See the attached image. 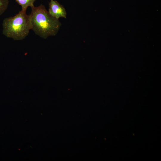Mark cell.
<instances>
[{"instance_id":"1","label":"cell","mask_w":161,"mask_h":161,"mask_svg":"<svg viewBox=\"0 0 161 161\" xmlns=\"http://www.w3.org/2000/svg\"><path fill=\"white\" fill-rule=\"evenodd\" d=\"M31 8L32 30L35 34L45 39L56 35L61 25L59 19L51 16L42 4Z\"/></svg>"},{"instance_id":"2","label":"cell","mask_w":161,"mask_h":161,"mask_svg":"<svg viewBox=\"0 0 161 161\" xmlns=\"http://www.w3.org/2000/svg\"><path fill=\"white\" fill-rule=\"evenodd\" d=\"M3 34L15 40H21L28 35L32 30L30 15L20 11L13 17L5 18L3 22Z\"/></svg>"},{"instance_id":"3","label":"cell","mask_w":161,"mask_h":161,"mask_svg":"<svg viewBox=\"0 0 161 161\" xmlns=\"http://www.w3.org/2000/svg\"><path fill=\"white\" fill-rule=\"evenodd\" d=\"M48 12L51 16L56 19H59L61 17L66 18L65 9L56 1L50 0Z\"/></svg>"},{"instance_id":"4","label":"cell","mask_w":161,"mask_h":161,"mask_svg":"<svg viewBox=\"0 0 161 161\" xmlns=\"http://www.w3.org/2000/svg\"><path fill=\"white\" fill-rule=\"evenodd\" d=\"M22 7L21 10L26 12L27 7L34 6V2L36 0H15Z\"/></svg>"},{"instance_id":"5","label":"cell","mask_w":161,"mask_h":161,"mask_svg":"<svg viewBox=\"0 0 161 161\" xmlns=\"http://www.w3.org/2000/svg\"><path fill=\"white\" fill-rule=\"evenodd\" d=\"M9 0H0V15H1L7 8Z\"/></svg>"}]
</instances>
